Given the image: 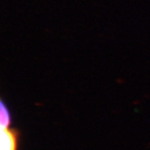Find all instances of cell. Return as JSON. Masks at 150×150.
Masks as SVG:
<instances>
[{
	"label": "cell",
	"instance_id": "7a4b0ae2",
	"mask_svg": "<svg viewBox=\"0 0 150 150\" xmlns=\"http://www.w3.org/2000/svg\"><path fill=\"white\" fill-rule=\"evenodd\" d=\"M0 107H1V127L8 128L11 122L10 112L2 102H1Z\"/></svg>",
	"mask_w": 150,
	"mask_h": 150
},
{
	"label": "cell",
	"instance_id": "6da1fadb",
	"mask_svg": "<svg viewBox=\"0 0 150 150\" xmlns=\"http://www.w3.org/2000/svg\"><path fill=\"white\" fill-rule=\"evenodd\" d=\"M18 133L15 129L1 128V150H17Z\"/></svg>",
	"mask_w": 150,
	"mask_h": 150
}]
</instances>
